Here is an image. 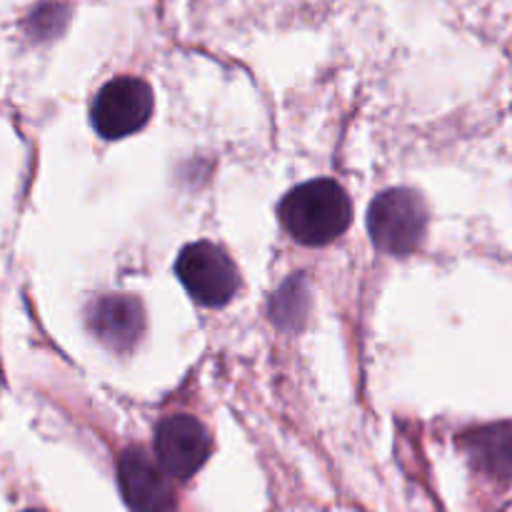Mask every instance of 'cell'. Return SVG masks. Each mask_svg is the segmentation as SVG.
Listing matches in <instances>:
<instances>
[{
  "label": "cell",
  "mask_w": 512,
  "mask_h": 512,
  "mask_svg": "<svg viewBox=\"0 0 512 512\" xmlns=\"http://www.w3.org/2000/svg\"><path fill=\"white\" fill-rule=\"evenodd\" d=\"M350 200L333 180H310L285 195L280 220L295 240L305 245H325L345 233L350 225Z\"/></svg>",
  "instance_id": "obj_1"
},
{
  "label": "cell",
  "mask_w": 512,
  "mask_h": 512,
  "mask_svg": "<svg viewBox=\"0 0 512 512\" xmlns=\"http://www.w3.org/2000/svg\"><path fill=\"white\" fill-rule=\"evenodd\" d=\"M428 225V208L415 190H385L370 203L368 230L383 253L408 255L420 245Z\"/></svg>",
  "instance_id": "obj_2"
},
{
  "label": "cell",
  "mask_w": 512,
  "mask_h": 512,
  "mask_svg": "<svg viewBox=\"0 0 512 512\" xmlns=\"http://www.w3.org/2000/svg\"><path fill=\"white\" fill-rule=\"evenodd\" d=\"M175 270H178L180 283L188 290L190 298L208 308H220V305L230 303L240 285L233 260L225 255L223 248L205 243V240L188 245L180 253Z\"/></svg>",
  "instance_id": "obj_3"
},
{
  "label": "cell",
  "mask_w": 512,
  "mask_h": 512,
  "mask_svg": "<svg viewBox=\"0 0 512 512\" xmlns=\"http://www.w3.org/2000/svg\"><path fill=\"white\" fill-rule=\"evenodd\" d=\"M153 115V90L140 78H115L95 95L93 125L103 138L138 133Z\"/></svg>",
  "instance_id": "obj_4"
},
{
  "label": "cell",
  "mask_w": 512,
  "mask_h": 512,
  "mask_svg": "<svg viewBox=\"0 0 512 512\" xmlns=\"http://www.w3.org/2000/svg\"><path fill=\"white\" fill-rule=\"evenodd\" d=\"M208 430L190 415H170L155 430V458L170 478L188 480L210 458Z\"/></svg>",
  "instance_id": "obj_5"
},
{
  "label": "cell",
  "mask_w": 512,
  "mask_h": 512,
  "mask_svg": "<svg viewBox=\"0 0 512 512\" xmlns=\"http://www.w3.org/2000/svg\"><path fill=\"white\" fill-rule=\"evenodd\" d=\"M118 483L125 503L135 512H168L175 505L170 475L158 460L138 448H130L118 460Z\"/></svg>",
  "instance_id": "obj_6"
},
{
  "label": "cell",
  "mask_w": 512,
  "mask_h": 512,
  "mask_svg": "<svg viewBox=\"0 0 512 512\" xmlns=\"http://www.w3.org/2000/svg\"><path fill=\"white\" fill-rule=\"evenodd\" d=\"M143 325V305L133 295H105L88 308V328L100 343L118 353L138 343Z\"/></svg>",
  "instance_id": "obj_7"
},
{
  "label": "cell",
  "mask_w": 512,
  "mask_h": 512,
  "mask_svg": "<svg viewBox=\"0 0 512 512\" xmlns=\"http://www.w3.org/2000/svg\"><path fill=\"white\" fill-rule=\"evenodd\" d=\"M463 448L480 473L495 480H512V423L473 430L463 438Z\"/></svg>",
  "instance_id": "obj_8"
},
{
  "label": "cell",
  "mask_w": 512,
  "mask_h": 512,
  "mask_svg": "<svg viewBox=\"0 0 512 512\" xmlns=\"http://www.w3.org/2000/svg\"><path fill=\"white\" fill-rule=\"evenodd\" d=\"M305 290L300 288V280H290L280 288V293L273 300V320H278L280 325H288L293 328L295 320H300L305 315Z\"/></svg>",
  "instance_id": "obj_9"
},
{
  "label": "cell",
  "mask_w": 512,
  "mask_h": 512,
  "mask_svg": "<svg viewBox=\"0 0 512 512\" xmlns=\"http://www.w3.org/2000/svg\"><path fill=\"white\" fill-rule=\"evenodd\" d=\"M65 18H68V10H65L63 5L45 3L40 5L38 10H33V15H30L28 20V28L30 33L38 35V38H43V35H55L60 25L65 23Z\"/></svg>",
  "instance_id": "obj_10"
},
{
  "label": "cell",
  "mask_w": 512,
  "mask_h": 512,
  "mask_svg": "<svg viewBox=\"0 0 512 512\" xmlns=\"http://www.w3.org/2000/svg\"><path fill=\"white\" fill-rule=\"evenodd\" d=\"M25 512H40V510H25Z\"/></svg>",
  "instance_id": "obj_11"
}]
</instances>
